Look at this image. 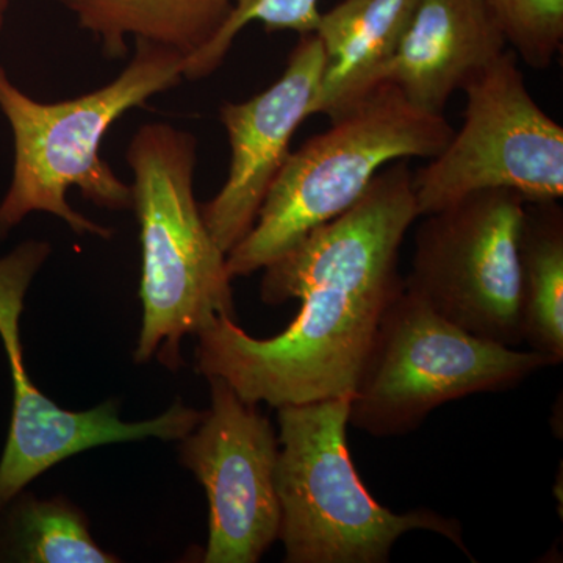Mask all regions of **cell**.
Masks as SVG:
<instances>
[{
  "label": "cell",
  "mask_w": 563,
  "mask_h": 563,
  "mask_svg": "<svg viewBox=\"0 0 563 563\" xmlns=\"http://www.w3.org/2000/svg\"><path fill=\"white\" fill-rule=\"evenodd\" d=\"M0 558L29 563H117L92 539L87 517L68 499L20 493L5 507ZM3 509V510H5Z\"/></svg>",
  "instance_id": "2e32d148"
},
{
  "label": "cell",
  "mask_w": 563,
  "mask_h": 563,
  "mask_svg": "<svg viewBox=\"0 0 563 563\" xmlns=\"http://www.w3.org/2000/svg\"><path fill=\"white\" fill-rule=\"evenodd\" d=\"M523 343L563 361V210L559 201L526 202L520 239Z\"/></svg>",
  "instance_id": "9a60e30c"
},
{
  "label": "cell",
  "mask_w": 563,
  "mask_h": 563,
  "mask_svg": "<svg viewBox=\"0 0 563 563\" xmlns=\"http://www.w3.org/2000/svg\"><path fill=\"white\" fill-rule=\"evenodd\" d=\"M507 47L487 0H420L398 49L374 73L365 92L388 81L418 109L443 114L451 96Z\"/></svg>",
  "instance_id": "7c38bea8"
},
{
  "label": "cell",
  "mask_w": 563,
  "mask_h": 563,
  "mask_svg": "<svg viewBox=\"0 0 563 563\" xmlns=\"http://www.w3.org/2000/svg\"><path fill=\"white\" fill-rule=\"evenodd\" d=\"M184 62L179 52L136 41L131 63L117 79L62 102L35 101L0 65V111L14 147L13 176L0 201V240L35 211L60 218L79 235L111 239V229L74 210L66 196L79 188L102 209H133L132 185L101 157L103 136L122 114L180 84Z\"/></svg>",
  "instance_id": "7a4b0ae2"
},
{
  "label": "cell",
  "mask_w": 563,
  "mask_h": 563,
  "mask_svg": "<svg viewBox=\"0 0 563 563\" xmlns=\"http://www.w3.org/2000/svg\"><path fill=\"white\" fill-rule=\"evenodd\" d=\"M507 44L533 69H547L563 44V0H487Z\"/></svg>",
  "instance_id": "ac0fdd59"
},
{
  "label": "cell",
  "mask_w": 563,
  "mask_h": 563,
  "mask_svg": "<svg viewBox=\"0 0 563 563\" xmlns=\"http://www.w3.org/2000/svg\"><path fill=\"white\" fill-rule=\"evenodd\" d=\"M351 396L277 409L276 490L287 563H385L412 531L439 533L472 559L461 521L396 514L366 490L347 450Z\"/></svg>",
  "instance_id": "5b68a950"
},
{
  "label": "cell",
  "mask_w": 563,
  "mask_h": 563,
  "mask_svg": "<svg viewBox=\"0 0 563 563\" xmlns=\"http://www.w3.org/2000/svg\"><path fill=\"white\" fill-rule=\"evenodd\" d=\"M558 365L463 331L406 290L395 299L350 404V424L373 437L404 435L443 404L509 390Z\"/></svg>",
  "instance_id": "8992f818"
},
{
  "label": "cell",
  "mask_w": 563,
  "mask_h": 563,
  "mask_svg": "<svg viewBox=\"0 0 563 563\" xmlns=\"http://www.w3.org/2000/svg\"><path fill=\"white\" fill-rule=\"evenodd\" d=\"M211 406L180 440V462L206 488V563H257L279 537V442L268 418L222 377H207Z\"/></svg>",
  "instance_id": "30bf717a"
},
{
  "label": "cell",
  "mask_w": 563,
  "mask_h": 563,
  "mask_svg": "<svg viewBox=\"0 0 563 563\" xmlns=\"http://www.w3.org/2000/svg\"><path fill=\"white\" fill-rule=\"evenodd\" d=\"M331 121L328 131L290 152L251 231L225 255L232 279L265 269L314 229L350 210L391 163L431 161L454 135L443 114L418 109L388 81Z\"/></svg>",
  "instance_id": "277c9868"
},
{
  "label": "cell",
  "mask_w": 563,
  "mask_h": 563,
  "mask_svg": "<svg viewBox=\"0 0 563 563\" xmlns=\"http://www.w3.org/2000/svg\"><path fill=\"white\" fill-rule=\"evenodd\" d=\"M106 57L124 58L128 41H144L191 57L220 31L233 0H55Z\"/></svg>",
  "instance_id": "5bb4252c"
},
{
  "label": "cell",
  "mask_w": 563,
  "mask_h": 563,
  "mask_svg": "<svg viewBox=\"0 0 563 563\" xmlns=\"http://www.w3.org/2000/svg\"><path fill=\"white\" fill-rule=\"evenodd\" d=\"M526 199L472 192L422 214L404 287L463 331L504 346L523 343L520 239Z\"/></svg>",
  "instance_id": "ba28073f"
},
{
  "label": "cell",
  "mask_w": 563,
  "mask_h": 563,
  "mask_svg": "<svg viewBox=\"0 0 563 563\" xmlns=\"http://www.w3.org/2000/svg\"><path fill=\"white\" fill-rule=\"evenodd\" d=\"M49 255V243L31 240L0 258V339L13 380V413L0 459V514L32 481L73 455L144 439L180 442L206 415L177 399L154 420L125 422L117 401L69 412L33 385L22 358L20 321L33 277Z\"/></svg>",
  "instance_id": "9c48e42d"
},
{
  "label": "cell",
  "mask_w": 563,
  "mask_h": 563,
  "mask_svg": "<svg viewBox=\"0 0 563 563\" xmlns=\"http://www.w3.org/2000/svg\"><path fill=\"white\" fill-rule=\"evenodd\" d=\"M320 0H233L231 13L220 31L201 51L185 58L184 79L211 76L228 57L233 41L251 22H262L268 32L290 31L299 36L314 33L320 22Z\"/></svg>",
  "instance_id": "e0dca14e"
},
{
  "label": "cell",
  "mask_w": 563,
  "mask_h": 563,
  "mask_svg": "<svg viewBox=\"0 0 563 563\" xmlns=\"http://www.w3.org/2000/svg\"><path fill=\"white\" fill-rule=\"evenodd\" d=\"M140 222L143 324L136 363L157 357L176 372L180 342L217 318L235 320L225 254L211 239L195 196L198 141L165 122L141 125L128 147Z\"/></svg>",
  "instance_id": "3957f363"
},
{
  "label": "cell",
  "mask_w": 563,
  "mask_h": 563,
  "mask_svg": "<svg viewBox=\"0 0 563 563\" xmlns=\"http://www.w3.org/2000/svg\"><path fill=\"white\" fill-rule=\"evenodd\" d=\"M518 62L507 49L463 88L461 131L413 174L420 218L483 190L515 191L528 202L561 201L563 128L532 98Z\"/></svg>",
  "instance_id": "52a82bcc"
},
{
  "label": "cell",
  "mask_w": 563,
  "mask_h": 563,
  "mask_svg": "<svg viewBox=\"0 0 563 563\" xmlns=\"http://www.w3.org/2000/svg\"><path fill=\"white\" fill-rule=\"evenodd\" d=\"M325 68L314 33L299 36L284 74L250 101L228 102L220 120L231 146L228 179L201 207L211 239L228 255L251 231L263 199L290 155L292 135L312 117Z\"/></svg>",
  "instance_id": "8fae6325"
},
{
  "label": "cell",
  "mask_w": 563,
  "mask_h": 563,
  "mask_svg": "<svg viewBox=\"0 0 563 563\" xmlns=\"http://www.w3.org/2000/svg\"><path fill=\"white\" fill-rule=\"evenodd\" d=\"M16 2V0H0V33H2L3 27H5L7 14L11 9V5Z\"/></svg>",
  "instance_id": "d6986e66"
},
{
  "label": "cell",
  "mask_w": 563,
  "mask_h": 563,
  "mask_svg": "<svg viewBox=\"0 0 563 563\" xmlns=\"http://www.w3.org/2000/svg\"><path fill=\"white\" fill-rule=\"evenodd\" d=\"M420 0H342L321 13L314 35L325 54L314 114L329 118L361 98L369 79L398 49Z\"/></svg>",
  "instance_id": "4fadbf2b"
},
{
  "label": "cell",
  "mask_w": 563,
  "mask_h": 563,
  "mask_svg": "<svg viewBox=\"0 0 563 563\" xmlns=\"http://www.w3.org/2000/svg\"><path fill=\"white\" fill-rule=\"evenodd\" d=\"M417 218L412 169L391 163L354 207L266 266L263 302L301 301L291 324L262 340L217 318L198 333V373L228 380L243 401L276 409L352 396L404 290L399 251Z\"/></svg>",
  "instance_id": "6da1fadb"
}]
</instances>
